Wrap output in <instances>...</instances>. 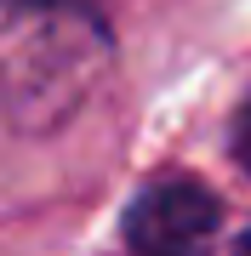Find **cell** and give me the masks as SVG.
<instances>
[{
  "instance_id": "1",
  "label": "cell",
  "mask_w": 251,
  "mask_h": 256,
  "mask_svg": "<svg viewBox=\"0 0 251 256\" xmlns=\"http://www.w3.org/2000/svg\"><path fill=\"white\" fill-rule=\"evenodd\" d=\"M109 68V28L75 0H23L0 18V102L23 131H52Z\"/></svg>"
},
{
  "instance_id": "2",
  "label": "cell",
  "mask_w": 251,
  "mask_h": 256,
  "mask_svg": "<svg viewBox=\"0 0 251 256\" xmlns=\"http://www.w3.org/2000/svg\"><path fill=\"white\" fill-rule=\"evenodd\" d=\"M120 228L137 256H211L223 234V205L194 176H166L131 200Z\"/></svg>"
},
{
  "instance_id": "3",
  "label": "cell",
  "mask_w": 251,
  "mask_h": 256,
  "mask_svg": "<svg viewBox=\"0 0 251 256\" xmlns=\"http://www.w3.org/2000/svg\"><path fill=\"white\" fill-rule=\"evenodd\" d=\"M234 154H240V165L251 171V108H245L240 120H234Z\"/></svg>"
},
{
  "instance_id": "4",
  "label": "cell",
  "mask_w": 251,
  "mask_h": 256,
  "mask_svg": "<svg viewBox=\"0 0 251 256\" xmlns=\"http://www.w3.org/2000/svg\"><path fill=\"white\" fill-rule=\"evenodd\" d=\"M234 256H251V222H245V234L234 239Z\"/></svg>"
}]
</instances>
